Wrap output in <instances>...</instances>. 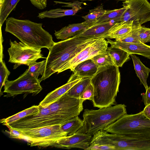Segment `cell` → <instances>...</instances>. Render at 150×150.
<instances>
[{"label": "cell", "mask_w": 150, "mask_h": 150, "mask_svg": "<svg viewBox=\"0 0 150 150\" xmlns=\"http://www.w3.org/2000/svg\"><path fill=\"white\" fill-rule=\"evenodd\" d=\"M93 87L90 83L82 93L80 98L84 100H89L92 101L93 98Z\"/></svg>", "instance_id": "obj_36"}, {"label": "cell", "mask_w": 150, "mask_h": 150, "mask_svg": "<svg viewBox=\"0 0 150 150\" xmlns=\"http://www.w3.org/2000/svg\"><path fill=\"white\" fill-rule=\"evenodd\" d=\"M92 136L83 132H77L61 138L52 147L69 149L76 148L87 150L90 145Z\"/></svg>", "instance_id": "obj_13"}, {"label": "cell", "mask_w": 150, "mask_h": 150, "mask_svg": "<svg viewBox=\"0 0 150 150\" xmlns=\"http://www.w3.org/2000/svg\"><path fill=\"white\" fill-rule=\"evenodd\" d=\"M142 111L144 114L150 120V104L145 106Z\"/></svg>", "instance_id": "obj_40"}, {"label": "cell", "mask_w": 150, "mask_h": 150, "mask_svg": "<svg viewBox=\"0 0 150 150\" xmlns=\"http://www.w3.org/2000/svg\"><path fill=\"white\" fill-rule=\"evenodd\" d=\"M95 38L85 39L74 36L67 39L54 42L48 49L46 58L45 71L41 78V82L55 73L60 71L72 57L78 47L81 45Z\"/></svg>", "instance_id": "obj_3"}, {"label": "cell", "mask_w": 150, "mask_h": 150, "mask_svg": "<svg viewBox=\"0 0 150 150\" xmlns=\"http://www.w3.org/2000/svg\"><path fill=\"white\" fill-rule=\"evenodd\" d=\"M10 47L8 52L9 56L8 62L15 64L14 69L24 64L29 66L38 59L46 58L43 56L41 49L30 47L21 42L10 40Z\"/></svg>", "instance_id": "obj_11"}, {"label": "cell", "mask_w": 150, "mask_h": 150, "mask_svg": "<svg viewBox=\"0 0 150 150\" xmlns=\"http://www.w3.org/2000/svg\"><path fill=\"white\" fill-rule=\"evenodd\" d=\"M39 112V105H34L11 116L1 119L0 122L3 125L6 126L25 117L36 113Z\"/></svg>", "instance_id": "obj_24"}, {"label": "cell", "mask_w": 150, "mask_h": 150, "mask_svg": "<svg viewBox=\"0 0 150 150\" xmlns=\"http://www.w3.org/2000/svg\"><path fill=\"white\" fill-rule=\"evenodd\" d=\"M135 26L128 33L123 37L115 40L125 43H141L138 37V30L139 26Z\"/></svg>", "instance_id": "obj_31"}, {"label": "cell", "mask_w": 150, "mask_h": 150, "mask_svg": "<svg viewBox=\"0 0 150 150\" xmlns=\"http://www.w3.org/2000/svg\"><path fill=\"white\" fill-rule=\"evenodd\" d=\"M101 139L116 150H150V135H121L104 131Z\"/></svg>", "instance_id": "obj_7"}, {"label": "cell", "mask_w": 150, "mask_h": 150, "mask_svg": "<svg viewBox=\"0 0 150 150\" xmlns=\"http://www.w3.org/2000/svg\"><path fill=\"white\" fill-rule=\"evenodd\" d=\"M127 9L126 7L111 10H107L102 16L98 18L94 24L104 22L114 21L115 23L118 22L119 20Z\"/></svg>", "instance_id": "obj_27"}, {"label": "cell", "mask_w": 150, "mask_h": 150, "mask_svg": "<svg viewBox=\"0 0 150 150\" xmlns=\"http://www.w3.org/2000/svg\"><path fill=\"white\" fill-rule=\"evenodd\" d=\"M42 23L29 20H20L13 17L6 20L5 31L13 34L22 42L38 49H49L55 42L52 35L43 29Z\"/></svg>", "instance_id": "obj_2"}, {"label": "cell", "mask_w": 150, "mask_h": 150, "mask_svg": "<svg viewBox=\"0 0 150 150\" xmlns=\"http://www.w3.org/2000/svg\"><path fill=\"white\" fill-rule=\"evenodd\" d=\"M83 125V120L77 116L62 125L61 128L67 133V136H70L77 132H82Z\"/></svg>", "instance_id": "obj_25"}, {"label": "cell", "mask_w": 150, "mask_h": 150, "mask_svg": "<svg viewBox=\"0 0 150 150\" xmlns=\"http://www.w3.org/2000/svg\"><path fill=\"white\" fill-rule=\"evenodd\" d=\"M104 129L121 135H150V120L142 111L134 114H127Z\"/></svg>", "instance_id": "obj_5"}, {"label": "cell", "mask_w": 150, "mask_h": 150, "mask_svg": "<svg viewBox=\"0 0 150 150\" xmlns=\"http://www.w3.org/2000/svg\"><path fill=\"white\" fill-rule=\"evenodd\" d=\"M93 24L86 21L81 23L70 24L58 31L55 30L54 34L57 39L64 40L74 37Z\"/></svg>", "instance_id": "obj_18"}, {"label": "cell", "mask_w": 150, "mask_h": 150, "mask_svg": "<svg viewBox=\"0 0 150 150\" xmlns=\"http://www.w3.org/2000/svg\"><path fill=\"white\" fill-rule=\"evenodd\" d=\"M82 79H78L73 81L68 80L66 84L48 94L39 105L44 107L47 106L66 93L74 85Z\"/></svg>", "instance_id": "obj_19"}, {"label": "cell", "mask_w": 150, "mask_h": 150, "mask_svg": "<svg viewBox=\"0 0 150 150\" xmlns=\"http://www.w3.org/2000/svg\"><path fill=\"white\" fill-rule=\"evenodd\" d=\"M61 125H55L32 129L14 128L24 136L25 140L31 146L52 147L61 138L67 133L62 129Z\"/></svg>", "instance_id": "obj_6"}, {"label": "cell", "mask_w": 150, "mask_h": 150, "mask_svg": "<svg viewBox=\"0 0 150 150\" xmlns=\"http://www.w3.org/2000/svg\"><path fill=\"white\" fill-rule=\"evenodd\" d=\"M31 4L39 9L45 8L47 6V0H30Z\"/></svg>", "instance_id": "obj_38"}, {"label": "cell", "mask_w": 150, "mask_h": 150, "mask_svg": "<svg viewBox=\"0 0 150 150\" xmlns=\"http://www.w3.org/2000/svg\"><path fill=\"white\" fill-rule=\"evenodd\" d=\"M145 93H141L142 101L145 106L150 104V86L146 90Z\"/></svg>", "instance_id": "obj_39"}, {"label": "cell", "mask_w": 150, "mask_h": 150, "mask_svg": "<svg viewBox=\"0 0 150 150\" xmlns=\"http://www.w3.org/2000/svg\"><path fill=\"white\" fill-rule=\"evenodd\" d=\"M113 24H112L110 21L95 23L79 32L74 36L85 39L102 38L107 33Z\"/></svg>", "instance_id": "obj_16"}, {"label": "cell", "mask_w": 150, "mask_h": 150, "mask_svg": "<svg viewBox=\"0 0 150 150\" xmlns=\"http://www.w3.org/2000/svg\"><path fill=\"white\" fill-rule=\"evenodd\" d=\"M82 0V1H92L93 0Z\"/></svg>", "instance_id": "obj_42"}, {"label": "cell", "mask_w": 150, "mask_h": 150, "mask_svg": "<svg viewBox=\"0 0 150 150\" xmlns=\"http://www.w3.org/2000/svg\"><path fill=\"white\" fill-rule=\"evenodd\" d=\"M91 83L93 87L92 101L94 107L100 108L115 104L120 83L118 67L108 65L98 68L91 78Z\"/></svg>", "instance_id": "obj_1"}, {"label": "cell", "mask_w": 150, "mask_h": 150, "mask_svg": "<svg viewBox=\"0 0 150 150\" xmlns=\"http://www.w3.org/2000/svg\"><path fill=\"white\" fill-rule=\"evenodd\" d=\"M138 34L139 40L141 43L145 44L150 42V28L140 25Z\"/></svg>", "instance_id": "obj_34"}, {"label": "cell", "mask_w": 150, "mask_h": 150, "mask_svg": "<svg viewBox=\"0 0 150 150\" xmlns=\"http://www.w3.org/2000/svg\"><path fill=\"white\" fill-rule=\"evenodd\" d=\"M98 67L91 60L89 59L80 63L74 69L73 74L69 78L72 80L84 78H91L96 73Z\"/></svg>", "instance_id": "obj_17"}, {"label": "cell", "mask_w": 150, "mask_h": 150, "mask_svg": "<svg viewBox=\"0 0 150 150\" xmlns=\"http://www.w3.org/2000/svg\"><path fill=\"white\" fill-rule=\"evenodd\" d=\"M106 11L103 9V5H100L90 10L87 15L82 17L86 22L94 24L98 18L104 15Z\"/></svg>", "instance_id": "obj_29"}, {"label": "cell", "mask_w": 150, "mask_h": 150, "mask_svg": "<svg viewBox=\"0 0 150 150\" xmlns=\"http://www.w3.org/2000/svg\"><path fill=\"white\" fill-rule=\"evenodd\" d=\"M122 3L127 9L118 22L132 21L134 25L139 26L150 21V3L148 0H128Z\"/></svg>", "instance_id": "obj_12"}, {"label": "cell", "mask_w": 150, "mask_h": 150, "mask_svg": "<svg viewBox=\"0 0 150 150\" xmlns=\"http://www.w3.org/2000/svg\"><path fill=\"white\" fill-rule=\"evenodd\" d=\"M40 82L26 70L16 79L12 81L7 80L4 86V93L9 96L15 97L23 93H32L35 96L39 93L42 88Z\"/></svg>", "instance_id": "obj_10"}, {"label": "cell", "mask_w": 150, "mask_h": 150, "mask_svg": "<svg viewBox=\"0 0 150 150\" xmlns=\"http://www.w3.org/2000/svg\"><path fill=\"white\" fill-rule=\"evenodd\" d=\"M91 59L98 68L108 65H114L112 58L107 52L98 54Z\"/></svg>", "instance_id": "obj_30"}, {"label": "cell", "mask_w": 150, "mask_h": 150, "mask_svg": "<svg viewBox=\"0 0 150 150\" xmlns=\"http://www.w3.org/2000/svg\"><path fill=\"white\" fill-rule=\"evenodd\" d=\"M46 62V59L41 62H36L29 66L28 69L26 70L33 76L38 78L39 75H43L45 71Z\"/></svg>", "instance_id": "obj_32"}, {"label": "cell", "mask_w": 150, "mask_h": 150, "mask_svg": "<svg viewBox=\"0 0 150 150\" xmlns=\"http://www.w3.org/2000/svg\"><path fill=\"white\" fill-rule=\"evenodd\" d=\"M110 46L120 48L130 54H138L144 57L150 56V46L141 43H127L112 41L107 39Z\"/></svg>", "instance_id": "obj_15"}, {"label": "cell", "mask_w": 150, "mask_h": 150, "mask_svg": "<svg viewBox=\"0 0 150 150\" xmlns=\"http://www.w3.org/2000/svg\"><path fill=\"white\" fill-rule=\"evenodd\" d=\"M20 0H0V24L1 28L7 17L14 9Z\"/></svg>", "instance_id": "obj_26"}, {"label": "cell", "mask_w": 150, "mask_h": 150, "mask_svg": "<svg viewBox=\"0 0 150 150\" xmlns=\"http://www.w3.org/2000/svg\"><path fill=\"white\" fill-rule=\"evenodd\" d=\"M127 114L126 106L124 104L97 110L85 109L83 114L84 125L82 132L93 135Z\"/></svg>", "instance_id": "obj_4"}, {"label": "cell", "mask_w": 150, "mask_h": 150, "mask_svg": "<svg viewBox=\"0 0 150 150\" xmlns=\"http://www.w3.org/2000/svg\"><path fill=\"white\" fill-rule=\"evenodd\" d=\"M87 150H116L115 147L110 144L95 143H91L90 146Z\"/></svg>", "instance_id": "obj_35"}, {"label": "cell", "mask_w": 150, "mask_h": 150, "mask_svg": "<svg viewBox=\"0 0 150 150\" xmlns=\"http://www.w3.org/2000/svg\"><path fill=\"white\" fill-rule=\"evenodd\" d=\"M146 57V58H147L148 59H150V56H149L145 57Z\"/></svg>", "instance_id": "obj_41"}, {"label": "cell", "mask_w": 150, "mask_h": 150, "mask_svg": "<svg viewBox=\"0 0 150 150\" xmlns=\"http://www.w3.org/2000/svg\"><path fill=\"white\" fill-rule=\"evenodd\" d=\"M118 0L122 1H127V0Z\"/></svg>", "instance_id": "obj_43"}, {"label": "cell", "mask_w": 150, "mask_h": 150, "mask_svg": "<svg viewBox=\"0 0 150 150\" xmlns=\"http://www.w3.org/2000/svg\"><path fill=\"white\" fill-rule=\"evenodd\" d=\"M84 101L71 96L66 93L47 107L52 114L67 122L80 114L83 109Z\"/></svg>", "instance_id": "obj_8"}, {"label": "cell", "mask_w": 150, "mask_h": 150, "mask_svg": "<svg viewBox=\"0 0 150 150\" xmlns=\"http://www.w3.org/2000/svg\"><path fill=\"white\" fill-rule=\"evenodd\" d=\"M105 39L103 38H98L89 44L69 60L61 69L60 73L68 69L72 71L75 66L79 63L80 60L91 51L99 45Z\"/></svg>", "instance_id": "obj_21"}, {"label": "cell", "mask_w": 150, "mask_h": 150, "mask_svg": "<svg viewBox=\"0 0 150 150\" xmlns=\"http://www.w3.org/2000/svg\"><path fill=\"white\" fill-rule=\"evenodd\" d=\"M0 96L3 95L1 90L3 86L5 85L10 72L7 68L3 59H0Z\"/></svg>", "instance_id": "obj_33"}, {"label": "cell", "mask_w": 150, "mask_h": 150, "mask_svg": "<svg viewBox=\"0 0 150 150\" xmlns=\"http://www.w3.org/2000/svg\"><path fill=\"white\" fill-rule=\"evenodd\" d=\"M90 83L91 78H83L74 85L67 93L71 96L80 98L82 93Z\"/></svg>", "instance_id": "obj_28"}, {"label": "cell", "mask_w": 150, "mask_h": 150, "mask_svg": "<svg viewBox=\"0 0 150 150\" xmlns=\"http://www.w3.org/2000/svg\"><path fill=\"white\" fill-rule=\"evenodd\" d=\"M9 131V137L10 138L18 139L25 140L24 136L19 131L10 126H6Z\"/></svg>", "instance_id": "obj_37"}, {"label": "cell", "mask_w": 150, "mask_h": 150, "mask_svg": "<svg viewBox=\"0 0 150 150\" xmlns=\"http://www.w3.org/2000/svg\"><path fill=\"white\" fill-rule=\"evenodd\" d=\"M39 106L38 112L6 125L14 128L32 129L55 125H62L66 122L52 114L47 107H43L39 105Z\"/></svg>", "instance_id": "obj_9"}, {"label": "cell", "mask_w": 150, "mask_h": 150, "mask_svg": "<svg viewBox=\"0 0 150 150\" xmlns=\"http://www.w3.org/2000/svg\"><path fill=\"white\" fill-rule=\"evenodd\" d=\"M132 59L134 70L141 83L144 86L146 90L148 88L147 80L150 72V69L144 65L139 57L134 54L130 55Z\"/></svg>", "instance_id": "obj_22"}, {"label": "cell", "mask_w": 150, "mask_h": 150, "mask_svg": "<svg viewBox=\"0 0 150 150\" xmlns=\"http://www.w3.org/2000/svg\"><path fill=\"white\" fill-rule=\"evenodd\" d=\"M60 4L66 5L62 6L71 7L72 8L64 9L57 8L45 11L39 13L37 17L40 19L45 18H54L67 16H73L81 9V2L76 1L73 3H69L61 1Z\"/></svg>", "instance_id": "obj_14"}, {"label": "cell", "mask_w": 150, "mask_h": 150, "mask_svg": "<svg viewBox=\"0 0 150 150\" xmlns=\"http://www.w3.org/2000/svg\"><path fill=\"white\" fill-rule=\"evenodd\" d=\"M135 26L133 25L132 21L115 23L102 38L119 39L128 33Z\"/></svg>", "instance_id": "obj_20"}, {"label": "cell", "mask_w": 150, "mask_h": 150, "mask_svg": "<svg viewBox=\"0 0 150 150\" xmlns=\"http://www.w3.org/2000/svg\"><path fill=\"white\" fill-rule=\"evenodd\" d=\"M106 51L112 58L114 65L118 67H122L130 59V54L119 48L110 46L107 47Z\"/></svg>", "instance_id": "obj_23"}]
</instances>
